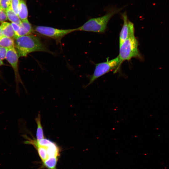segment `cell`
Wrapping results in <instances>:
<instances>
[{
    "mask_svg": "<svg viewBox=\"0 0 169 169\" xmlns=\"http://www.w3.org/2000/svg\"><path fill=\"white\" fill-rule=\"evenodd\" d=\"M14 39L15 48L19 57H26L29 54L35 52H45L53 54L40 38L33 33L17 36Z\"/></svg>",
    "mask_w": 169,
    "mask_h": 169,
    "instance_id": "1",
    "label": "cell"
},
{
    "mask_svg": "<svg viewBox=\"0 0 169 169\" xmlns=\"http://www.w3.org/2000/svg\"><path fill=\"white\" fill-rule=\"evenodd\" d=\"M26 141L24 143L31 145L37 151L38 155L44 165L49 169H53L55 167L59 156V148L56 144L52 141L47 146L38 145L36 139H32L26 135L23 136Z\"/></svg>",
    "mask_w": 169,
    "mask_h": 169,
    "instance_id": "2",
    "label": "cell"
},
{
    "mask_svg": "<svg viewBox=\"0 0 169 169\" xmlns=\"http://www.w3.org/2000/svg\"><path fill=\"white\" fill-rule=\"evenodd\" d=\"M123 8V7L119 8H112L103 16L89 19L83 25L76 28V31L103 33L106 30L108 23L110 18Z\"/></svg>",
    "mask_w": 169,
    "mask_h": 169,
    "instance_id": "3",
    "label": "cell"
},
{
    "mask_svg": "<svg viewBox=\"0 0 169 169\" xmlns=\"http://www.w3.org/2000/svg\"><path fill=\"white\" fill-rule=\"evenodd\" d=\"M118 57L119 62L118 70L124 61L129 60L133 58H141L138 49V42L134 35L129 36L120 46Z\"/></svg>",
    "mask_w": 169,
    "mask_h": 169,
    "instance_id": "4",
    "label": "cell"
},
{
    "mask_svg": "<svg viewBox=\"0 0 169 169\" xmlns=\"http://www.w3.org/2000/svg\"><path fill=\"white\" fill-rule=\"evenodd\" d=\"M33 30L34 32L53 39L57 43L60 42L61 39L66 35L76 31V28L62 29L42 26H34Z\"/></svg>",
    "mask_w": 169,
    "mask_h": 169,
    "instance_id": "5",
    "label": "cell"
},
{
    "mask_svg": "<svg viewBox=\"0 0 169 169\" xmlns=\"http://www.w3.org/2000/svg\"><path fill=\"white\" fill-rule=\"evenodd\" d=\"M119 62L118 56L111 60H109L107 59L106 62L96 64L94 73L91 76L87 86L93 83L97 78L111 71L114 70V72L116 73L118 71Z\"/></svg>",
    "mask_w": 169,
    "mask_h": 169,
    "instance_id": "6",
    "label": "cell"
},
{
    "mask_svg": "<svg viewBox=\"0 0 169 169\" xmlns=\"http://www.w3.org/2000/svg\"><path fill=\"white\" fill-rule=\"evenodd\" d=\"M18 54L15 47L8 49L6 54V59L12 67L14 71L15 80L16 84L17 90L18 92V84L20 83L23 84L18 71Z\"/></svg>",
    "mask_w": 169,
    "mask_h": 169,
    "instance_id": "7",
    "label": "cell"
},
{
    "mask_svg": "<svg viewBox=\"0 0 169 169\" xmlns=\"http://www.w3.org/2000/svg\"><path fill=\"white\" fill-rule=\"evenodd\" d=\"M122 16L123 24L120 34V46L129 36L134 35V24L128 20L126 12H124Z\"/></svg>",
    "mask_w": 169,
    "mask_h": 169,
    "instance_id": "8",
    "label": "cell"
},
{
    "mask_svg": "<svg viewBox=\"0 0 169 169\" xmlns=\"http://www.w3.org/2000/svg\"><path fill=\"white\" fill-rule=\"evenodd\" d=\"M33 32V27L27 19L22 21L20 25V28L16 35L22 36L32 34Z\"/></svg>",
    "mask_w": 169,
    "mask_h": 169,
    "instance_id": "9",
    "label": "cell"
},
{
    "mask_svg": "<svg viewBox=\"0 0 169 169\" xmlns=\"http://www.w3.org/2000/svg\"><path fill=\"white\" fill-rule=\"evenodd\" d=\"M0 28L3 36L14 39L17 36L11 23L7 22L2 23Z\"/></svg>",
    "mask_w": 169,
    "mask_h": 169,
    "instance_id": "10",
    "label": "cell"
},
{
    "mask_svg": "<svg viewBox=\"0 0 169 169\" xmlns=\"http://www.w3.org/2000/svg\"><path fill=\"white\" fill-rule=\"evenodd\" d=\"M28 12L27 5L24 0H20L18 16L21 21L28 19Z\"/></svg>",
    "mask_w": 169,
    "mask_h": 169,
    "instance_id": "11",
    "label": "cell"
},
{
    "mask_svg": "<svg viewBox=\"0 0 169 169\" xmlns=\"http://www.w3.org/2000/svg\"><path fill=\"white\" fill-rule=\"evenodd\" d=\"M0 46L8 49L15 47L14 39L3 35L0 38Z\"/></svg>",
    "mask_w": 169,
    "mask_h": 169,
    "instance_id": "12",
    "label": "cell"
},
{
    "mask_svg": "<svg viewBox=\"0 0 169 169\" xmlns=\"http://www.w3.org/2000/svg\"><path fill=\"white\" fill-rule=\"evenodd\" d=\"M6 12L8 19L12 23H15L20 26L22 21L18 15L13 11L11 6L7 10Z\"/></svg>",
    "mask_w": 169,
    "mask_h": 169,
    "instance_id": "13",
    "label": "cell"
},
{
    "mask_svg": "<svg viewBox=\"0 0 169 169\" xmlns=\"http://www.w3.org/2000/svg\"><path fill=\"white\" fill-rule=\"evenodd\" d=\"M35 120L37 126L36 133V140L39 141L44 138L43 130L41 122V116L39 113L38 114L37 117L35 119Z\"/></svg>",
    "mask_w": 169,
    "mask_h": 169,
    "instance_id": "14",
    "label": "cell"
},
{
    "mask_svg": "<svg viewBox=\"0 0 169 169\" xmlns=\"http://www.w3.org/2000/svg\"><path fill=\"white\" fill-rule=\"evenodd\" d=\"M20 0H11V7L13 11L18 15Z\"/></svg>",
    "mask_w": 169,
    "mask_h": 169,
    "instance_id": "15",
    "label": "cell"
},
{
    "mask_svg": "<svg viewBox=\"0 0 169 169\" xmlns=\"http://www.w3.org/2000/svg\"><path fill=\"white\" fill-rule=\"evenodd\" d=\"M11 0H0V7L6 11L11 6Z\"/></svg>",
    "mask_w": 169,
    "mask_h": 169,
    "instance_id": "16",
    "label": "cell"
},
{
    "mask_svg": "<svg viewBox=\"0 0 169 169\" xmlns=\"http://www.w3.org/2000/svg\"><path fill=\"white\" fill-rule=\"evenodd\" d=\"M8 49L0 46V60H3L6 59Z\"/></svg>",
    "mask_w": 169,
    "mask_h": 169,
    "instance_id": "17",
    "label": "cell"
},
{
    "mask_svg": "<svg viewBox=\"0 0 169 169\" xmlns=\"http://www.w3.org/2000/svg\"><path fill=\"white\" fill-rule=\"evenodd\" d=\"M8 19L6 11L1 9L0 10V22L3 23Z\"/></svg>",
    "mask_w": 169,
    "mask_h": 169,
    "instance_id": "18",
    "label": "cell"
},
{
    "mask_svg": "<svg viewBox=\"0 0 169 169\" xmlns=\"http://www.w3.org/2000/svg\"><path fill=\"white\" fill-rule=\"evenodd\" d=\"M11 23L16 35V34L20 28V26L13 23Z\"/></svg>",
    "mask_w": 169,
    "mask_h": 169,
    "instance_id": "19",
    "label": "cell"
},
{
    "mask_svg": "<svg viewBox=\"0 0 169 169\" xmlns=\"http://www.w3.org/2000/svg\"><path fill=\"white\" fill-rule=\"evenodd\" d=\"M4 65L5 64L2 61L0 60V66Z\"/></svg>",
    "mask_w": 169,
    "mask_h": 169,
    "instance_id": "20",
    "label": "cell"
},
{
    "mask_svg": "<svg viewBox=\"0 0 169 169\" xmlns=\"http://www.w3.org/2000/svg\"><path fill=\"white\" fill-rule=\"evenodd\" d=\"M3 36V35L2 34L1 30L0 28V38H1L2 36Z\"/></svg>",
    "mask_w": 169,
    "mask_h": 169,
    "instance_id": "21",
    "label": "cell"
},
{
    "mask_svg": "<svg viewBox=\"0 0 169 169\" xmlns=\"http://www.w3.org/2000/svg\"><path fill=\"white\" fill-rule=\"evenodd\" d=\"M2 9L0 7V10Z\"/></svg>",
    "mask_w": 169,
    "mask_h": 169,
    "instance_id": "22",
    "label": "cell"
},
{
    "mask_svg": "<svg viewBox=\"0 0 169 169\" xmlns=\"http://www.w3.org/2000/svg\"><path fill=\"white\" fill-rule=\"evenodd\" d=\"M53 169H56V168L55 167L54 168H53Z\"/></svg>",
    "mask_w": 169,
    "mask_h": 169,
    "instance_id": "23",
    "label": "cell"
}]
</instances>
